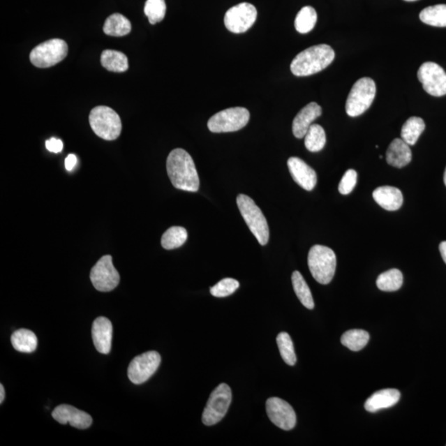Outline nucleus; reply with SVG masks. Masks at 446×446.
<instances>
[{"mask_svg":"<svg viewBox=\"0 0 446 446\" xmlns=\"http://www.w3.org/2000/svg\"><path fill=\"white\" fill-rule=\"evenodd\" d=\"M237 202L242 218H244L251 232L261 246L267 245L269 239V229L262 211L252 198L245 195H239Z\"/></svg>","mask_w":446,"mask_h":446,"instance_id":"obj_4","label":"nucleus"},{"mask_svg":"<svg viewBox=\"0 0 446 446\" xmlns=\"http://www.w3.org/2000/svg\"><path fill=\"white\" fill-rule=\"evenodd\" d=\"M308 264L315 281L321 285H328L335 276L336 256L331 248L313 246L309 251Z\"/></svg>","mask_w":446,"mask_h":446,"instance_id":"obj_3","label":"nucleus"},{"mask_svg":"<svg viewBox=\"0 0 446 446\" xmlns=\"http://www.w3.org/2000/svg\"><path fill=\"white\" fill-rule=\"evenodd\" d=\"M258 19V10L253 4L241 3L227 11L224 17L226 28L233 34H243L254 25Z\"/></svg>","mask_w":446,"mask_h":446,"instance_id":"obj_10","label":"nucleus"},{"mask_svg":"<svg viewBox=\"0 0 446 446\" xmlns=\"http://www.w3.org/2000/svg\"><path fill=\"white\" fill-rule=\"evenodd\" d=\"M425 128L426 125L422 119L412 117L403 124L401 137L409 146L415 145L422 133L424 132Z\"/></svg>","mask_w":446,"mask_h":446,"instance_id":"obj_25","label":"nucleus"},{"mask_svg":"<svg viewBox=\"0 0 446 446\" xmlns=\"http://www.w3.org/2000/svg\"><path fill=\"white\" fill-rule=\"evenodd\" d=\"M132 30L130 21L120 13H114L106 20L103 31L106 35L112 37H124L128 35Z\"/></svg>","mask_w":446,"mask_h":446,"instance_id":"obj_24","label":"nucleus"},{"mask_svg":"<svg viewBox=\"0 0 446 446\" xmlns=\"http://www.w3.org/2000/svg\"><path fill=\"white\" fill-rule=\"evenodd\" d=\"M101 65L107 70L118 72V73L127 71L129 67L127 56L124 53L114 51V50H105L103 52Z\"/></svg>","mask_w":446,"mask_h":446,"instance_id":"obj_23","label":"nucleus"},{"mask_svg":"<svg viewBox=\"0 0 446 446\" xmlns=\"http://www.w3.org/2000/svg\"><path fill=\"white\" fill-rule=\"evenodd\" d=\"M68 46L64 40L54 38L36 47L30 53L31 64L38 68H48L64 60Z\"/></svg>","mask_w":446,"mask_h":446,"instance_id":"obj_7","label":"nucleus"},{"mask_svg":"<svg viewBox=\"0 0 446 446\" xmlns=\"http://www.w3.org/2000/svg\"><path fill=\"white\" fill-rule=\"evenodd\" d=\"M52 415L55 420L62 425L67 423L78 429H87L92 425L93 419L88 413L81 411L70 405H60L54 409Z\"/></svg>","mask_w":446,"mask_h":446,"instance_id":"obj_15","label":"nucleus"},{"mask_svg":"<svg viewBox=\"0 0 446 446\" xmlns=\"http://www.w3.org/2000/svg\"><path fill=\"white\" fill-rule=\"evenodd\" d=\"M292 283L294 290L302 304L309 309H314V301L308 283L300 272H295L292 274Z\"/></svg>","mask_w":446,"mask_h":446,"instance_id":"obj_27","label":"nucleus"},{"mask_svg":"<svg viewBox=\"0 0 446 446\" xmlns=\"http://www.w3.org/2000/svg\"><path fill=\"white\" fill-rule=\"evenodd\" d=\"M144 13L151 24L154 25L161 22L165 19L166 13L165 0H147Z\"/></svg>","mask_w":446,"mask_h":446,"instance_id":"obj_34","label":"nucleus"},{"mask_svg":"<svg viewBox=\"0 0 446 446\" xmlns=\"http://www.w3.org/2000/svg\"><path fill=\"white\" fill-rule=\"evenodd\" d=\"M420 20L427 25L445 28L446 4H437L424 8L420 13Z\"/></svg>","mask_w":446,"mask_h":446,"instance_id":"obj_28","label":"nucleus"},{"mask_svg":"<svg viewBox=\"0 0 446 446\" xmlns=\"http://www.w3.org/2000/svg\"><path fill=\"white\" fill-rule=\"evenodd\" d=\"M369 341V334L366 331L354 329L347 331L341 336V344L352 351L362 350Z\"/></svg>","mask_w":446,"mask_h":446,"instance_id":"obj_31","label":"nucleus"},{"mask_svg":"<svg viewBox=\"0 0 446 446\" xmlns=\"http://www.w3.org/2000/svg\"><path fill=\"white\" fill-rule=\"evenodd\" d=\"M288 168L295 181L305 191H313L316 186L318 182L316 172L299 157H290L288 161Z\"/></svg>","mask_w":446,"mask_h":446,"instance_id":"obj_16","label":"nucleus"},{"mask_svg":"<svg viewBox=\"0 0 446 446\" xmlns=\"http://www.w3.org/2000/svg\"><path fill=\"white\" fill-rule=\"evenodd\" d=\"M77 164V157L74 154H70L66 157L65 160L66 169L68 171H71L74 169L75 166Z\"/></svg>","mask_w":446,"mask_h":446,"instance_id":"obj_38","label":"nucleus"},{"mask_svg":"<svg viewBox=\"0 0 446 446\" xmlns=\"http://www.w3.org/2000/svg\"><path fill=\"white\" fill-rule=\"evenodd\" d=\"M166 169L174 188L188 192H197L200 188V178L195 161L184 149H174L170 153L166 161Z\"/></svg>","mask_w":446,"mask_h":446,"instance_id":"obj_1","label":"nucleus"},{"mask_svg":"<svg viewBox=\"0 0 446 446\" xmlns=\"http://www.w3.org/2000/svg\"><path fill=\"white\" fill-rule=\"evenodd\" d=\"M441 258H443L445 263L446 264V241L440 243L439 246Z\"/></svg>","mask_w":446,"mask_h":446,"instance_id":"obj_39","label":"nucleus"},{"mask_svg":"<svg viewBox=\"0 0 446 446\" xmlns=\"http://www.w3.org/2000/svg\"><path fill=\"white\" fill-rule=\"evenodd\" d=\"M322 110L317 103L312 102L300 110L292 121V133L299 139L304 138L313 121L322 115Z\"/></svg>","mask_w":446,"mask_h":446,"instance_id":"obj_18","label":"nucleus"},{"mask_svg":"<svg viewBox=\"0 0 446 446\" xmlns=\"http://www.w3.org/2000/svg\"><path fill=\"white\" fill-rule=\"evenodd\" d=\"M250 120V112L245 107H236L220 111L208 121L211 133H232L245 128Z\"/></svg>","mask_w":446,"mask_h":446,"instance_id":"obj_8","label":"nucleus"},{"mask_svg":"<svg viewBox=\"0 0 446 446\" xmlns=\"http://www.w3.org/2000/svg\"><path fill=\"white\" fill-rule=\"evenodd\" d=\"M240 286V283L236 279L232 278H223L210 288L211 295L217 297H225L232 295Z\"/></svg>","mask_w":446,"mask_h":446,"instance_id":"obj_35","label":"nucleus"},{"mask_svg":"<svg viewBox=\"0 0 446 446\" xmlns=\"http://www.w3.org/2000/svg\"><path fill=\"white\" fill-rule=\"evenodd\" d=\"M444 182H445V186H446V168H445V174H444Z\"/></svg>","mask_w":446,"mask_h":446,"instance_id":"obj_41","label":"nucleus"},{"mask_svg":"<svg viewBox=\"0 0 446 446\" xmlns=\"http://www.w3.org/2000/svg\"><path fill=\"white\" fill-rule=\"evenodd\" d=\"M4 398H6V391L3 385H0V403L3 402Z\"/></svg>","mask_w":446,"mask_h":446,"instance_id":"obj_40","label":"nucleus"},{"mask_svg":"<svg viewBox=\"0 0 446 446\" xmlns=\"http://www.w3.org/2000/svg\"><path fill=\"white\" fill-rule=\"evenodd\" d=\"M90 127L94 133L106 141H114L120 136L121 121L117 112L107 106H98L90 112Z\"/></svg>","mask_w":446,"mask_h":446,"instance_id":"obj_5","label":"nucleus"},{"mask_svg":"<svg viewBox=\"0 0 446 446\" xmlns=\"http://www.w3.org/2000/svg\"><path fill=\"white\" fill-rule=\"evenodd\" d=\"M277 345L281 357L288 366H294L297 362L294 343L287 332H281L277 336Z\"/></svg>","mask_w":446,"mask_h":446,"instance_id":"obj_33","label":"nucleus"},{"mask_svg":"<svg viewBox=\"0 0 446 446\" xmlns=\"http://www.w3.org/2000/svg\"><path fill=\"white\" fill-rule=\"evenodd\" d=\"M46 147L50 152L60 153L64 147L61 140L52 137L46 142Z\"/></svg>","mask_w":446,"mask_h":446,"instance_id":"obj_37","label":"nucleus"},{"mask_svg":"<svg viewBox=\"0 0 446 446\" xmlns=\"http://www.w3.org/2000/svg\"><path fill=\"white\" fill-rule=\"evenodd\" d=\"M161 357L158 352L151 350L135 357L130 363L128 376L135 385L147 382L158 369Z\"/></svg>","mask_w":446,"mask_h":446,"instance_id":"obj_11","label":"nucleus"},{"mask_svg":"<svg viewBox=\"0 0 446 446\" xmlns=\"http://www.w3.org/2000/svg\"><path fill=\"white\" fill-rule=\"evenodd\" d=\"M418 80L423 89L431 96L441 97L446 94V72L434 62H425L417 72Z\"/></svg>","mask_w":446,"mask_h":446,"instance_id":"obj_13","label":"nucleus"},{"mask_svg":"<svg viewBox=\"0 0 446 446\" xmlns=\"http://www.w3.org/2000/svg\"><path fill=\"white\" fill-rule=\"evenodd\" d=\"M90 279L98 291L110 292L119 285L120 276L110 255L103 256L90 272Z\"/></svg>","mask_w":446,"mask_h":446,"instance_id":"obj_12","label":"nucleus"},{"mask_svg":"<svg viewBox=\"0 0 446 446\" xmlns=\"http://www.w3.org/2000/svg\"><path fill=\"white\" fill-rule=\"evenodd\" d=\"M376 96L375 81L369 77L359 79L353 85L345 103L346 114L358 117L369 109Z\"/></svg>","mask_w":446,"mask_h":446,"instance_id":"obj_6","label":"nucleus"},{"mask_svg":"<svg viewBox=\"0 0 446 446\" xmlns=\"http://www.w3.org/2000/svg\"><path fill=\"white\" fill-rule=\"evenodd\" d=\"M401 394L394 389H382L376 392L367 399L364 408L369 412L375 413L380 410L389 408L399 403Z\"/></svg>","mask_w":446,"mask_h":446,"instance_id":"obj_19","label":"nucleus"},{"mask_svg":"<svg viewBox=\"0 0 446 446\" xmlns=\"http://www.w3.org/2000/svg\"><path fill=\"white\" fill-rule=\"evenodd\" d=\"M11 342L13 348L22 353L34 352L38 347L37 336L34 332L27 329H20L13 332Z\"/></svg>","mask_w":446,"mask_h":446,"instance_id":"obj_22","label":"nucleus"},{"mask_svg":"<svg viewBox=\"0 0 446 446\" xmlns=\"http://www.w3.org/2000/svg\"><path fill=\"white\" fill-rule=\"evenodd\" d=\"M335 59V52L327 44L311 47L297 55L290 66L296 76H309L326 69Z\"/></svg>","mask_w":446,"mask_h":446,"instance_id":"obj_2","label":"nucleus"},{"mask_svg":"<svg viewBox=\"0 0 446 446\" xmlns=\"http://www.w3.org/2000/svg\"><path fill=\"white\" fill-rule=\"evenodd\" d=\"M232 398V390L228 385L221 384L216 387L202 413V423L209 426L217 424L226 416Z\"/></svg>","mask_w":446,"mask_h":446,"instance_id":"obj_9","label":"nucleus"},{"mask_svg":"<svg viewBox=\"0 0 446 446\" xmlns=\"http://www.w3.org/2000/svg\"><path fill=\"white\" fill-rule=\"evenodd\" d=\"M373 200L387 211L399 210L403 205V196L400 189L392 186L378 187L373 192Z\"/></svg>","mask_w":446,"mask_h":446,"instance_id":"obj_21","label":"nucleus"},{"mask_svg":"<svg viewBox=\"0 0 446 446\" xmlns=\"http://www.w3.org/2000/svg\"><path fill=\"white\" fill-rule=\"evenodd\" d=\"M94 345L99 353L109 354L111 350L112 325L110 319L99 317L94 320L92 326Z\"/></svg>","mask_w":446,"mask_h":446,"instance_id":"obj_17","label":"nucleus"},{"mask_svg":"<svg viewBox=\"0 0 446 446\" xmlns=\"http://www.w3.org/2000/svg\"><path fill=\"white\" fill-rule=\"evenodd\" d=\"M318 21L316 10L313 7L305 6L297 13L295 22V29L299 34H306L314 29Z\"/></svg>","mask_w":446,"mask_h":446,"instance_id":"obj_30","label":"nucleus"},{"mask_svg":"<svg viewBox=\"0 0 446 446\" xmlns=\"http://www.w3.org/2000/svg\"><path fill=\"white\" fill-rule=\"evenodd\" d=\"M267 412L269 420L281 429L290 431L295 427L296 413L286 401L276 396L269 399L267 402Z\"/></svg>","mask_w":446,"mask_h":446,"instance_id":"obj_14","label":"nucleus"},{"mask_svg":"<svg viewBox=\"0 0 446 446\" xmlns=\"http://www.w3.org/2000/svg\"><path fill=\"white\" fill-rule=\"evenodd\" d=\"M403 273L398 269H392L381 274L376 281L377 287L385 292L398 291L403 286Z\"/></svg>","mask_w":446,"mask_h":446,"instance_id":"obj_26","label":"nucleus"},{"mask_svg":"<svg viewBox=\"0 0 446 446\" xmlns=\"http://www.w3.org/2000/svg\"><path fill=\"white\" fill-rule=\"evenodd\" d=\"M188 232L182 227H172L166 231L161 237V246L165 250H173L182 246L187 241Z\"/></svg>","mask_w":446,"mask_h":446,"instance_id":"obj_32","label":"nucleus"},{"mask_svg":"<svg viewBox=\"0 0 446 446\" xmlns=\"http://www.w3.org/2000/svg\"><path fill=\"white\" fill-rule=\"evenodd\" d=\"M412 151L403 139L396 138L391 142L386 153L387 164L396 168H403L412 161Z\"/></svg>","mask_w":446,"mask_h":446,"instance_id":"obj_20","label":"nucleus"},{"mask_svg":"<svg viewBox=\"0 0 446 446\" xmlns=\"http://www.w3.org/2000/svg\"><path fill=\"white\" fill-rule=\"evenodd\" d=\"M357 183V173L355 170L350 169L346 171L339 184V192L341 195H347L353 191Z\"/></svg>","mask_w":446,"mask_h":446,"instance_id":"obj_36","label":"nucleus"},{"mask_svg":"<svg viewBox=\"0 0 446 446\" xmlns=\"http://www.w3.org/2000/svg\"><path fill=\"white\" fill-rule=\"evenodd\" d=\"M404 1H407V2H414V1H417V0H404Z\"/></svg>","mask_w":446,"mask_h":446,"instance_id":"obj_42","label":"nucleus"},{"mask_svg":"<svg viewBox=\"0 0 446 446\" xmlns=\"http://www.w3.org/2000/svg\"><path fill=\"white\" fill-rule=\"evenodd\" d=\"M305 147L311 152L322 151L326 145L325 131L318 124H312L305 135Z\"/></svg>","mask_w":446,"mask_h":446,"instance_id":"obj_29","label":"nucleus"}]
</instances>
